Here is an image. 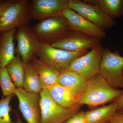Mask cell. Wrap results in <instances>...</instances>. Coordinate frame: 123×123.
Masks as SVG:
<instances>
[{"instance_id":"cell-1","label":"cell","mask_w":123,"mask_h":123,"mask_svg":"<svg viewBox=\"0 0 123 123\" xmlns=\"http://www.w3.org/2000/svg\"><path fill=\"white\" fill-rule=\"evenodd\" d=\"M123 94V90L114 88L98 74L86 81L85 90L79 97L78 104L94 108L114 102Z\"/></svg>"},{"instance_id":"cell-2","label":"cell","mask_w":123,"mask_h":123,"mask_svg":"<svg viewBox=\"0 0 123 123\" xmlns=\"http://www.w3.org/2000/svg\"><path fill=\"white\" fill-rule=\"evenodd\" d=\"M88 52V50L69 51L54 47L51 44L40 42L36 55L40 59L61 73L68 69L74 60Z\"/></svg>"},{"instance_id":"cell-3","label":"cell","mask_w":123,"mask_h":123,"mask_svg":"<svg viewBox=\"0 0 123 123\" xmlns=\"http://www.w3.org/2000/svg\"><path fill=\"white\" fill-rule=\"evenodd\" d=\"M33 28L40 42L51 44L67 37L73 31L63 16L40 21Z\"/></svg>"},{"instance_id":"cell-4","label":"cell","mask_w":123,"mask_h":123,"mask_svg":"<svg viewBox=\"0 0 123 123\" xmlns=\"http://www.w3.org/2000/svg\"><path fill=\"white\" fill-rule=\"evenodd\" d=\"M99 74L112 87L123 89V56L109 47L104 49Z\"/></svg>"},{"instance_id":"cell-5","label":"cell","mask_w":123,"mask_h":123,"mask_svg":"<svg viewBox=\"0 0 123 123\" xmlns=\"http://www.w3.org/2000/svg\"><path fill=\"white\" fill-rule=\"evenodd\" d=\"M41 123H63L78 111L81 106L66 108L56 102L47 88L40 93Z\"/></svg>"},{"instance_id":"cell-6","label":"cell","mask_w":123,"mask_h":123,"mask_svg":"<svg viewBox=\"0 0 123 123\" xmlns=\"http://www.w3.org/2000/svg\"><path fill=\"white\" fill-rule=\"evenodd\" d=\"M29 0H13L0 16V34L30 24Z\"/></svg>"},{"instance_id":"cell-7","label":"cell","mask_w":123,"mask_h":123,"mask_svg":"<svg viewBox=\"0 0 123 123\" xmlns=\"http://www.w3.org/2000/svg\"><path fill=\"white\" fill-rule=\"evenodd\" d=\"M104 49L99 43L85 55L74 60L68 69L76 72L86 80H90L99 74Z\"/></svg>"},{"instance_id":"cell-8","label":"cell","mask_w":123,"mask_h":123,"mask_svg":"<svg viewBox=\"0 0 123 123\" xmlns=\"http://www.w3.org/2000/svg\"><path fill=\"white\" fill-rule=\"evenodd\" d=\"M14 40L17 42L15 53L21 56L25 63H29L36 53L40 41L30 24L18 27L14 34Z\"/></svg>"},{"instance_id":"cell-9","label":"cell","mask_w":123,"mask_h":123,"mask_svg":"<svg viewBox=\"0 0 123 123\" xmlns=\"http://www.w3.org/2000/svg\"><path fill=\"white\" fill-rule=\"evenodd\" d=\"M68 8L104 30L112 29L117 24L99 6L88 4L83 1L69 0Z\"/></svg>"},{"instance_id":"cell-10","label":"cell","mask_w":123,"mask_h":123,"mask_svg":"<svg viewBox=\"0 0 123 123\" xmlns=\"http://www.w3.org/2000/svg\"><path fill=\"white\" fill-rule=\"evenodd\" d=\"M14 94L18 100V108L27 123H41L40 93L27 92L23 88L15 89Z\"/></svg>"},{"instance_id":"cell-11","label":"cell","mask_w":123,"mask_h":123,"mask_svg":"<svg viewBox=\"0 0 123 123\" xmlns=\"http://www.w3.org/2000/svg\"><path fill=\"white\" fill-rule=\"evenodd\" d=\"M69 0H31L29 1V13L31 20H41L57 16L68 8Z\"/></svg>"},{"instance_id":"cell-12","label":"cell","mask_w":123,"mask_h":123,"mask_svg":"<svg viewBox=\"0 0 123 123\" xmlns=\"http://www.w3.org/2000/svg\"><path fill=\"white\" fill-rule=\"evenodd\" d=\"M73 31H77L96 39L105 38L106 34L101 29L71 9L67 8L62 12Z\"/></svg>"},{"instance_id":"cell-13","label":"cell","mask_w":123,"mask_h":123,"mask_svg":"<svg viewBox=\"0 0 123 123\" xmlns=\"http://www.w3.org/2000/svg\"><path fill=\"white\" fill-rule=\"evenodd\" d=\"M99 41L79 31H73L67 37L51 45L56 48L77 52L93 49L99 44Z\"/></svg>"},{"instance_id":"cell-14","label":"cell","mask_w":123,"mask_h":123,"mask_svg":"<svg viewBox=\"0 0 123 123\" xmlns=\"http://www.w3.org/2000/svg\"><path fill=\"white\" fill-rule=\"evenodd\" d=\"M45 88L54 101L62 107L70 108L79 105L78 104L79 96L68 88L57 84Z\"/></svg>"},{"instance_id":"cell-15","label":"cell","mask_w":123,"mask_h":123,"mask_svg":"<svg viewBox=\"0 0 123 123\" xmlns=\"http://www.w3.org/2000/svg\"><path fill=\"white\" fill-rule=\"evenodd\" d=\"M86 81L76 72L68 69L60 73L57 84L68 88L79 97L85 90Z\"/></svg>"},{"instance_id":"cell-16","label":"cell","mask_w":123,"mask_h":123,"mask_svg":"<svg viewBox=\"0 0 123 123\" xmlns=\"http://www.w3.org/2000/svg\"><path fill=\"white\" fill-rule=\"evenodd\" d=\"M16 29L0 34V68L6 67L15 57L14 41Z\"/></svg>"},{"instance_id":"cell-17","label":"cell","mask_w":123,"mask_h":123,"mask_svg":"<svg viewBox=\"0 0 123 123\" xmlns=\"http://www.w3.org/2000/svg\"><path fill=\"white\" fill-rule=\"evenodd\" d=\"M29 63L38 73L44 88L57 84L60 73L40 59L37 56L33 57Z\"/></svg>"},{"instance_id":"cell-18","label":"cell","mask_w":123,"mask_h":123,"mask_svg":"<svg viewBox=\"0 0 123 123\" xmlns=\"http://www.w3.org/2000/svg\"><path fill=\"white\" fill-rule=\"evenodd\" d=\"M118 111L117 104L114 102L107 105L85 112L87 123H107Z\"/></svg>"},{"instance_id":"cell-19","label":"cell","mask_w":123,"mask_h":123,"mask_svg":"<svg viewBox=\"0 0 123 123\" xmlns=\"http://www.w3.org/2000/svg\"><path fill=\"white\" fill-rule=\"evenodd\" d=\"M44 88L36 70L29 63L26 64L23 85L24 90L32 93H40Z\"/></svg>"},{"instance_id":"cell-20","label":"cell","mask_w":123,"mask_h":123,"mask_svg":"<svg viewBox=\"0 0 123 123\" xmlns=\"http://www.w3.org/2000/svg\"><path fill=\"white\" fill-rule=\"evenodd\" d=\"M25 63L18 54L6 67L7 72L16 88H23Z\"/></svg>"},{"instance_id":"cell-21","label":"cell","mask_w":123,"mask_h":123,"mask_svg":"<svg viewBox=\"0 0 123 123\" xmlns=\"http://www.w3.org/2000/svg\"><path fill=\"white\" fill-rule=\"evenodd\" d=\"M97 5L112 19L123 16V0H98Z\"/></svg>"},{"instance_id":"cell-22","label":"cell","mask_w":123,"mask_h":123,"mask_svg":"<svg viewBox=\"0 0 123 123\" xmlns=\"http://www.w3.org/2000/svg\"><path fill=\"white\" fill-rule=\"evenodd\" d=\"M0 87L3 94L2 97L14 94L16 87L12 81L6 67L0 68Z\"/></svg>"},{"instance_id":"cell-23","label":"cell","mask_w":123,"mask_h":123,"mask_svg":"<svg viewBox=\"0 0 123 123\" xmlns=\"http://www.w3.org/2000/svg\"><path fill=\"white\" fill-rule=\"evenodd\" d=\"M15 95L12 94L2 97L0 100V123H15L12 121L10 115L12 110L10 103Z\"/></svg>"},{"instance_id":"cell-24","label":"cell","mask_w":123,"mask_h":123,"mask_svg":"<svg viewBox=\"0 0 123 123\" xmlns=\"http://www.w3.org/2000/svg\"><path fill=\"white\" fill-rule=\"evenodd\" d=\"M63 123H87L85 112L82 111H78Z\"/></svg>"},{"instance_id":"cell-25","label":"cell","mask_w":123,"mask_h":123,"mask_svg":"<svg viewBox=\"0 0 123 123\" xmlns=\"http://www.w3.org/2000/svg\"><path fill=\"white\" fill-rule=\"evenodd\" d=\"M107 123H123V115L119 111H117Z\"/></svg>"},{"instance_id":"cell-26","label":"cell","mask_w":123,"mask_h":123,"mask_svg":"<svg viewBox=\"0 0 123 123\" xmlns=\"http://www.w3.org/2000/svg\"><path fill=\"white\" fill-rule=\"evenodd\" d=\"M13 0H0V16Z\"/></svg>"},{"instance_id":"cell-27","label":"cell","mask_w":123,"mask_h":123,"mask_svg":"<svg viewBox=\"0 0 123 123\" xmlns=\"http://www.w3.org/2000/svg\"><path fill=\"white\" fill-rule=\"evenodd\" d=\"M117 104L118 107V111H120L123 109V94L120 97L114 101Z\"/></svg>"},{"instance_id":"cell-28","label":"cell","mask_w":123,"mask_h":123,"mask_svg":"<svg viewBox=\"0 0 123 123\" xmlns=\"http://www.w3.org/2000/svg\"><path fill=\"white\" fill-rule=\"evenodd\" d=\"M14 114H15L16 118H17V120H16V122H15V123H23L17 111V110H14Z\"/></svg>"},{"instance_id":"cell-29","label":"cell","mask_w":123,"mask_h":123,"mask_svg":"<svg viewBox=\"0 0 123 123\" xmlns=\"http://www.w3.org/2000/svg\"><path fill=\"white\" fill-rule=\"evenodd\" d=\"M119 111L120 112V113H121V114H122L123 115V110H121V111Z\"/></svg>"}]
</instances>
